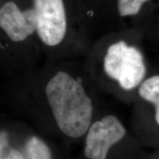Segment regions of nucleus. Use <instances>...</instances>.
<instances>
[{"instance_id": "7", "label": "nucleus", "mask_w": 159, "mask_h": 159, "mask_svg": "<svg viewBox=\"0 0 159 159\" xmlns=\"http://www.w3.org/2000/svg\"><path fill=\"white\" fill-rule=\"evenodd\" d=\"M21 152L25 159H52L49 147L37 136L27 137L21 148Z\"/></svg>"}, {"instance_id": "9", "label": "nucleus", "mask_w": 159, "mask_h": 159, "mask_svg": "<svg viewBox=\"0 0 159 159\" xmlns=\"http://www.w3.org/2000/svg\"><path fill=\"white\" fill-rule=\"evenodd\" d=\"M83 2H85L86 5H104V4L109 3V2L114 4V0H83Z\"/></svg>"}, {"instance_id": "10", "label": "nucleus", "mask_w": 159, "mask_h": 159, "mask_svg": "<svg viewBox=\"0 0 159 159\" xmlns=\"http://www.w3.org/2000/svg\"><path fill=\"white\" fill-rule=\"evenodd\" d=\"M147 159H159V148L156 149V151L147 157Z\"/></svg>"}, {"instance_id": "4", "label": "nucleus", "mask_w": 159, "mask_h": 159, "mask_svg": "<svg viewBox=\"0 0 159 159\" xmlns=\"http://www.w3.org/2000/svg\"><path fill=\"white\" fill-rule=\"evenodd\" d=\"M139 102L135 111V129L144 144L159 148V75L147 77L137 90Z\"/></svg>"}, {"instance_id": "2", "label": "nucleus", "mask_w": 159, "mask_h": 159, "mask_svg": "<svg viewBox=\"0 0 159 159\" xmlns=\"http://www.w3.org/2000/svg\"><path fill=\"white\" fill-rule=\"evenodd\" d=\"M97 71L103 80L122 92L138 90L147 78V66L142 52L116 35L109 36L96 47Z\"/></svg>"}, {"instance_id": "8", "label": "nucleus", "mask_w": 159, "mask_h": 159, "mask_svg": "<svg viewBox=\"0 0 159 159\" xmlns=\"http://www.w3.org/2000/svg\"><path fill=\"white\" fill-rule=\"evenodd\" d=\"M150 0H114L115 12L119 17L134 16L138 14L143 5Z\"/></svg>"}, {"instance_id": "1", "label": "nucleus", "mask_w": 159, "mask_h": 159, "mask_svg": "<svg viewBox=\"0 0 159 159\" xmlns=\"http://www.w3.org/2000/svg\"><path fill=\"white\" fill-rule=\"evenodd\" d=\"M87 80L81 73L61 66L49 74L43 95L55 124L71 139L84 136L94 122V103Z\"/></svg>"}, {"instance_id": "11", "label": "nucleus", "mask_w": 159, "mask_h": 159, "mask_svg": "<svg viewBox=\"0 0 159 159\" xmlns=\"http://www.w3.org/2000/svg\"><path fill=\"white\" fill-rule=\"evenodd\" d=\"M158 148H157V149H158Z\"/></svg>"}, {"instance_id": "5", "label": "nucleus", "mask_w": 159, "mask_h": 159, "mask_svg": "<svg viewBox=\"0 0 159 159\" xmlns=\"http://www.w3.org/2000/svg\"><path fill=\"white\" fill-rule=\"evenodd\" d=\"M0 29L2 36L13 47L27 45L36 39V14L31 0L27 4L21 0H2Z\"/></svg>"}, {"instance_id": "3", "label": "nucleus", "mask_w": 159, "mask_h": 159, "mask_svg": "<svg viewBox=\"0 0 159 159\" xmlns=\"http://www.w3.org/2000/svg\"><path fill=\"white\" fill-rule=\"evenodd\" d=\"M36 14V39L41 47L57 51L69 42L72 11L69 0H31Z\"/></svg>"}, {"instance_id": "6", "label": "nucleus", "mask_w": 159, "mask_h": 159, "mask_svg": "<svg viewBox=\"0 0 159 159\" xmlns=\"http://www.w3.org/2000/svg\"><path fill=\"white\" fill-rule=\"evenodd\" d=\"M84 136L85 159H108L111 149L128 138V130L118 117L108 114L94 120Z\"/></svg>"}]
</instances>
